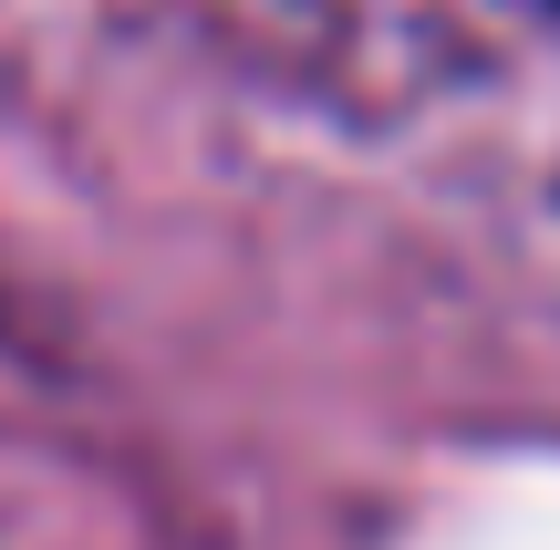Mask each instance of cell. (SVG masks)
<instances>
[{
	"label": "cell",
	"mask_w": 560,
	"mask_h": 550,
	"mask_svg": "<svg viewBox=\"0 0 560 550\" xmlns=\"http://www.w3.org/2000/svg\"><path fill=\"white\" fill-rule=\"evenodd\" d=\"M550 11H560V0H550Z\"/></svg>",
	"instance_id": "obj_1"
}]
</instances>
